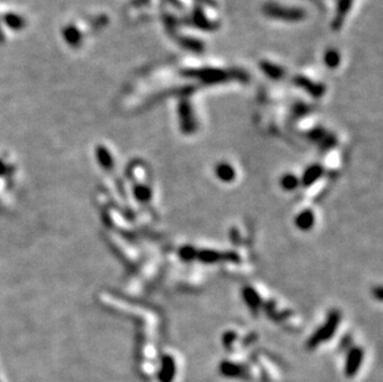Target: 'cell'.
<instances>
[{
  "label": "cell",
  "mask_w": 383,
  "mask_h": 382,
  "mask_svg": "<svg viewBox=\"0 0 383 382\" xmlns=\"http://www.w3.org/2000/svg\"><path fill=\"white\" fill-rule=\"evenodd\" d=\"M362 361V350L361 349H354L351 350L350 355L347 358V362H346V375L347 376H354L356 375V372L359 371L360 366H361Z\"/></svg>",
  "instance_id": "6da1fadb"
},
{
  "label": "cell",
  "mask_w": 383,
  "mask_h": 382,
  "mask_svg": "<svg viewBox=\"0 0 383 382\" xmlns=\"http://www.w3.org/2000/svg\"><path fill=\"white\" fill-rule=\"evenodd\" d=\"M174 373H175V365H174V360L170 356H165V359L163 360V366L162 371H160V381L162 382H171L174 377Z\"/></svg>",
  "instance_id": "7a4b0ae2"
},
{
  "label": "cell",
  "mask_w": 383,
  "mask_h": 382,
  "mask_svg": "<svg viewBox=\"0 0 383 382\" xmlns=\"http://www.w3.org/2000/svg\"><path fill=\"white\" fill-rule=\"evenodd\" d=\"M217 176L224 181H231L235 178V170L230 164H219L217 167Z\"/></svg>",
  "instance_id": "3957f363"
},
{
  "label": "cell",
  "mask_w": 383,
  "mask_h": 382,
  "mask_svg": "<svg viewBox=\"0 0 383 382\" xmlns=\"http://www.w3.org/2000/svg\"><path fill=\"white\" fill-rule=\"evenodd\" d=\"M312 213L311 211H303L297 218V225L301 230H308L312 226Z\"/></svg>",
  "instance_id": "277c9868"
},
{
  "label": "cell",
  "mask_w": 383,
  "mask_h": 382,
  "mask_svg": "<svg viewBox=\"0 0 383 382\" xmlns=\"http://www.w3.org/2000/svg\"><path fill=\"white\" fill-rule=\"evenodd\" d=\"M298 179L293 175H284L281 179V186L286 190H293L297 187L298 185Z\"/></svg>",
  "instance_id": "5b68a950"
},
{
  "label": "cell",
  "mask_w": 383,
  "mask_h": 382,
  "mask_svg": "<svg viewBox=\"0 0 383 382\" xmlns=\"http://www.w3.org/2000/svg\"><path fill=\"white\" fill-rule=\"evenodd\" d=\"M350 2L351 0H340L339 2V10H337V19H341L342 16L346 15V11L350 8Z\"/></svg>",
  "instance_id": "8992f818"
},
{
  "label": "cell",
  "mask_w": 383,
  "mask_h": 382,
  "mask_svg": "<svg viewBox=\"0 0 383 382\" xmlns=\"http://www.w3.org/2000/svg\"><path fill=\"white\" fill-rule=\"evenodd\" d=\"M326 62H328L329 66L334 67L336 66L337 62H339V55H337L336 52H328V55H326Z\"/></svg>",
  "instance_id": "52a82bcc"
}]
</instances>
